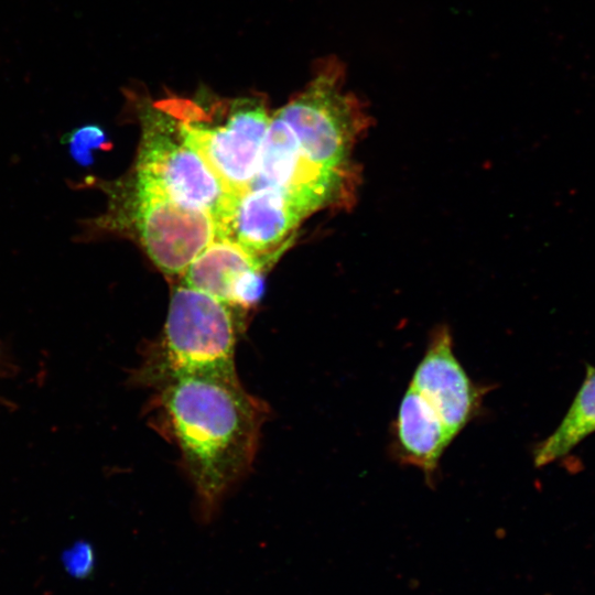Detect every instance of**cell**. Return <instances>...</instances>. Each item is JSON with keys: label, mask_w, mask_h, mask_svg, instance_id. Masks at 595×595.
<instances>
[{"label": "cell", "mask_w": 595, "mask_h": 595, "mask_svg": "<svg viewBox=\"0 0 595 595\" xmlns=\"http://www.w3.org/2000/svg\"><path fill=\"white\" fill-rule=\"evenodd\" d=\"M268 414L236 370L181 377L156 388L148 404L149 422L178 448L207 515L251 467Z\"/></svg>", "instance_id": "cell-1"}, {"label": "cell", "mask_w": 595, "mask_h": 595, "mask_svg": "<svg viewBox=\"0 0 595 595\" xmlns=\"http://www.w3.org/2000/svg\"><path fill=\"white\" fill-rule=\"evenodd\" d=\"M234 311L202 291L174 288L163 331L142 353L132 382L156 389L188 375L236 370Z\"/></svg>", "instance_id": "cell-2"}, {"label": "cell", "mask_w": 595, "mask_h": 595, "mask_svg": "<svg viewBox=\"0 0 595 595\" xmlns=\"http://www.w3.org/2000/svg\"><path fill=\"white\" fill-rule=\"evenodd\" d=\"M187 142L217 176L226 193L237 197L251 185L271 115L263 97H240L217 104L212 111L193 100H163Z\"/></svg>", "instance_id": "cell-3"}, {"label": "cell", "mask_w": 595, "mask_h": 595, "mask_svg": "<svg viewBox=\"0 0 595 595\" xmlns=\"http://www.w3.org/2000/svg\"><path fill=\"white\" fill-rule=\"evenodd\" d=\"M344 75L340 62H323L306 87L275 113L312 161L333 171L359 174L353 152L370 118L361 100L344 88Z\"/></svg>", "instance_id": "cell-4"}, {"label": "cell", "mask_w": 595, "mask_h": 595, "mask_svg": "<svg viewBox=\"0 0 595 595\" xmlns=\"http://www.w3.org/2000/svg\"><path fill=\"white\" fill-rule=\"evenodd\" d=\"M140 117L136 183L206 212L217 224L234 197L187 142L174 115L162 100L147 107Z\"/></svg>", "instance_id": "cell-5"}, {"label": "cell", "mask_w": 595, "mask_h": 595, "mask_svg": "<svg viewBox=\"0 0 595 595\" xmlns=\"http://www.w3.org/2000/svg\"><path fill=\"white\" fill-rule=\"evenodd\" d=\"M359 176L333 171L312 161L288 123L274 112L249 188H275L307 217L325 207L350 206Z\"/></svg>", "instance_id": "cell-6"}, {"label": "cell", "mask_w": 595, "mask_h": 595, "mask_svg": "<svg viewBox=\"0 0 595 595\" xmlns=\"http://www.w3.org/2000/svg\"><path fill=\"white\" fill-rule=\"evenodd\" d=\"M134 217L144 250L167 275L183 274L217 237L214 216L137 183Z\"/></svg>", "instance_id": "cell-7"}, {"label": "cell", "mask_w": 595, "mask_h": 595, "mask_svg": "<svg viewBox=\"0 0 595 595\" xmlns=\"http://www.w3.org/2000/svg\"><path fill=\"white\" fill-rule=\"evenodd\" d=\"M409 387L429 403L453 437L476 415L486 392L456 358L447 326L433 331Z\"/></svg>", "instance_id": "cell-8"}, {"label": "cell", "mask_w": 595, "mask_h": 595, "mask_svg": "<svg viewBox=\"0 0 595 595\" xmlns=\"http://www.w3.org/2000/svg\"><path fill=\"white\" fill-rule=\"evenodd\" d=\"M305 216L278 190L251 187L232 198L217 220V237L257 256L281 252Z\"/></svg>", "instance_id": "cell-9"}, {"label": "cell", "mask_w": 595, "mask_h": 595, "mask_svg": "<svg viewBox=\"0 0 595 595\" xmlns=\"http://www.w3.org/2000/svg\"><path fill=\"white\" fill-rule=\"evenodd\" d=\"M439 415L411 387L401 399L394 422V453L397 458L422 470L432 482L439 462L453 441Z\"/></svg>", "instance_id": "cell-10"}, {"label": "cell", "mask_w": 595, "mask_h": 595, "mask_svg": "<svg viewBox=\"0 0 595 595\" xmlns=\"http://www.w3.org/2000/svg\"><path fill=\"white\" fill-rule=\"evenodd\" d=\"M277 252L257 256L225 238H215L187 267L183 285L207 293L230 306L234 290L252 269L271 264Z\"/></svg>", "instance_id": "cell-11"}, {"label": "cell", "mask_w": 595, "mask_h": 595, "mask_svg": "<svg viewBox=\"0 0 595 595\" xmlns=\"http://www.w3.org/2000/svg\"><path fill=\"white\" fill-rule=\"evenodd\" d=\"M586 375L558 428L533 448L536 467L566 456L595 432V366L586 364Z\"/></svg>", "instance_id": "cell-12"}, {"label": "cell", "mask_w": 595, "mask_h": 595, "mask_svg": "<svg viewBox=\"0 0 595 595\" xmlns=\"http://www.w3.org/2000/svg\"><path fill=\"white\" fill-rule=\"evenodd\" d=\"M61 561L66 573L76 580L88 578L96 569L94 547L85 540H78L65 549Z\"/></svg>", "instance_id": "cell-13"}, {"label": "cell", "mask_w": 595, "mask_h": 595, "mask_svg": "<svg viewBox=\"0 0 595 595\" xmlns=\"http://www.w3.org/2000/svg\"><path fill=\"white\" fill-rule=\"evenodd\" d=\"M68 141L74 159L82 164H88L91 150L105 143L106 136L98 126L87 125L73 131Z\"/></svg>", "instance_id": "cell-14"}]
</instances>
